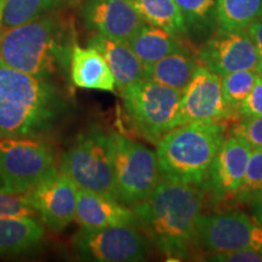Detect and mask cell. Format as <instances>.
Instances as JSON below:
<instances>
[{
    "mask_svg": "<svg viewBox=\"0 0 262 262\" xmlns=\"http://www.w3.org/2000/svg\"><path fill=\"white\" fill-rule=\"evenodd\" d=\"M67 111L56 85L0 60V139L45 135Z\"/></svg>",
    "mask_w": 262,
    "mask_h": 262,
    "instance_id": "1",
    "label": "cell"
},
{
    "mask_svg": "<svg viewBox=\"0 0 262 262\" xmlns=\"http://www.w3.org/2000/svg\"><path fill=\"white\" fill-rule=\"evenodd\" d=\"M137 221L170 260H183L196 237L203 210L199 186L164 180L143 202L133 206Z\"/></svg>",
    "mask_w": 262,
    "mask_h": 262,
    "instance_id": "2",
    "label": "cell"
},
{
    "mask_svg": "<svg viewBox=\"0 0 262 262\" xmlns=\"http://www.w3.org/2000/svg\"><path fill=\"white\" fill-rule=\"evenodd\" d=\"M73 47L67 25L52 15L0 31V60L39 78H49L71 67Z\"/></svg>",
    "mask_w": 262,
    "mask_h": 262,
    "instance_id": "3",
    "label": "cell"
},
{
    "mask_svg": "<svg viewBox=\"0 0 262 262\" xmlns=\"http://www.w3.org/2000/svg\"><path fill=\"white\" fill-rule=\"evenodd\" d=\"M224 141L225 127L219 123H191L169 130L157 143L162 179L204 186Z\"/></svg>",
    "mask_w": 262,
    "mask_h": 262,
    "instance_id": "4",
    "label": "cell"
},
{
    "mask_svg": "<svg viewBox=\"0 0 262 262\" xmlns=\"http://www.w3.org/2000/svg\"><path fill=\"white\" fill-rule=\"evenodd\" d=\"M60 171L83 191L117 199L114 147L111 133L93 126L62 156Z\"/></svg>",
    "mask_w": 262,
    "mask_h": 262,
    "instance_id": "5",
    "label": "cell"
},
{
    "mask_svg": "<svg viewBox=\"0 0 262 262\" xmlns=\"http://www.w3.org/2000/svg\"><path fill=\"white\" fill-rule=\"evenodd\" d=\"M120 93L130 123L143 139L157 145L173 129L182 95L180 91L143 78Z\"/></svg>",
    "mask_w": 262,
    "mask_h": 262,
    "instance_id": "6",
    "label": "cell"
},
{
    "mask_svg": "<svg viewBox=\"0 0 262 262\" xmlns=\"http://www.w3.org/2000/svg\"><path fill=\"white\" fill-rule=\"evenodd\" d=\"M57 172L52 150L33 137L0 139V189L25 194Z\"/></svg>",
    "mask_w": 262,
    "mask_h": 262,
    "instance_id": "7",
    "label": "cell"
},
{
    "mask_svg": "<svg viewBox=\"0 0 262 262\" xmlns=\"http://www.w3.org/2000/svg\"><path fill=\"white\" fill-rule=\"evenodd\" d=\"M114 147L117 201L127 206L143 202L162 181L157 152L118 133Z\"/></svg>",
    "mask_w": 262,
    "mask_h": 262,
    "instance_id": "8",
    "label": "cell"
},
{
    "mask_svg": "<svg viewBox=\"0 0 262 262\" xmlns=\"http://www.w3.org/2000/svg\"><path fill=\"white\" fill-rule=\"evenodd\" d=\"M73 248L81 260L96 262L145 261L148 253L143 235L127 225L81 228L73 239Z\"/></svg>",
    "mask_w": 262,
    "mask_h": 262,
    "instance_id": "9",
    "label": "cell"
},
{
    "mask_svg": "<svg viewBox=\"0 0 262 262\" xmlns=\"http://www.w3.org/2000/svg\"><path fill=\"white\" fill-rule=\"evenodd\" d=\"M195 238L210 254L262 249V226L242 211L201 215Z\"/></svg>",
    "mask_w": 262,
    "mask_h": 262,
    "instance_id": "10",
    "label": "cell"
},
{
    "mask_svg": "<svg viewBox=\"0 0 262 262\" xmlns=\"http://www.w3.org/2000/svg\"><path fill=\"white\" fill-rule=\"evenodd\" d=\"M221 86V77L199 64L181 95L173 127L191 123H219L232 118Z\"/></svg>",
    "mask_w": 262,
    "mask_h": 262,
    "instance_id": "11",
    "label": "cell"
},
{
    "mask_svg": "<svg viewBox=\"0 0 262 262\" xmlns=\"http://www.w3.org/2000/svg\"><path fill=\"white\" fill-rule=\"evenodd\" d=\"M199 61L220 77L239 71H257L258 55L247 29L219 28L199 50ZM260 73V72H258Z\"/></svg>",
    "mask_w": 262,
    "mask_h": 262,
    "instance_id": "12",
    "label": "cell"
},
{
    "mask_svg": "<svg viewBox=\"0 0 262 262\" xmlns=\"http://www.w3.org/2000/svg\"><path fill=\"white\" fill-rule=\"evenodd\" d=\"M78 192L77 185L63 172L57 171L25 195L44 225L58 232L75 221Z\"/></svg>",
    "mask_w": 262,
    "mask_h": 262,
    "instance_id": "13",
    "label": "cell"
},
{
    "mask_svg": "<svg viewBox=\"0 0 262 262\" xmlns=\"http://www.w3.org/2000/svg\"><path fill=\"white\" fill-rule=\"evenodd\" d=\"M253 152L247 141L238 136L226 139L216 155L204 186L215 201H222L238 192Z\"/></svg>",
    "mask_w": 262,
    "mask_h": 262,
    "instance_id": "14",
    "label": "cell"
},
{
    "mask_svg": "<svg viewBox=\"0 0 262 262\" xmlns=\"http://www.w3.org/2000/svg\"><path fill=\"white\" fill-rule=\"evenodd\" d=\"M83 16L96 34L126 42L145 22L130 0H86Z\"/></svg>",
    "mask_w": 262,
    "mask_h": 262,
    "instance_id": "15",
    "label": "cell"
},
{
    "mask_svg": "<svg viewBox=\"0 0 262 262\" xmlns=\"http://www.w3.org/2000/svg\"><path fill=\"white\" fill-rule=\"evenodd\" d=\"M75 221L83 229H100L111 226H133L137 222V216L117 199L79 189Z\"/></svg>",
    "mask_w": 262,
    "mask_h": 262,
    "instance_id": "16",
    "label": "cell"
},
{
    "mask_svg": "<svg viewBox=\"0 0 262 262\" xmlns=\"http://www.w3.org/2000/svg\"><path fill=\"white\" fill-rule=\"evenodd\" d=\"M89 47L95 48L106 58L112 72L116 88L123 90L145 78V67L126 41L114 40L95 34L89 40Z\"/></svg>",
    "mask_w": 262,
    "mask_h": 262,
    "instance_id": "17",
    "label": "cell"
},
{
    "mask_svg": "<svg viewBox=\"0 0 262 262\" xmlns=\"http://www.w3.org/2000/svg\"><path fill=\"white\" fill-rule=\"evenodd\" d=\"M71 79L78 88L116 91V81L106 58L95 48L75 45L71 56Z\"/></svg>",
    "mask_w": 262,
    "mask_h": 262,
    "instance_id": "18",
    "label": "cell"
},
{
    "mask_svg": "<svg viewBox=\"0 0 262 262\" xmlns=\"http://www.w3.org/2000/svg\"><path fill=\"white\" fill-rule=\"evenodd\" d=\"M127 44L142 62L143 67L156 63L175 52L186 50L179 35L146 22L134 33Z\"/></svg>",
    "mask_w": 262,
    "mask_h": 262,
    "instance_id": "19",
    "label": "cell"
},
{
    "mask_svg": "<svg viewBox=\"0 0 262 262\" xmlns=\"http://www.w3.org/2000/svg\"><path fill=\"white\" fill-rule=\"evenodd\" d=\"M198 62L187 50L175 52L145 67L146 79L183 93L198 67Z\"/></svg>",
    "mask_w": 262,
    "mask_h": 262,
    "instance_id": "20",
    "label": "cell"
},
{
    "mask_svg": "<svg viewBox=\"0 0 262 262\" xmlns=\"http://www.w3.org/2000/svg\"><path fill=\"white\" fill-rule=\"evenodd\" d=\"M44 228L34 217H0V255H17L39 244Z\"/></svg>",
    "mask_w": 262,
    "mask_h": 262,
    "instance_id": "21",
    "label": "cell"
},
{
    "mask_svg": "<svg viewBox=\"0 0 262 262\" xmlns=\"http://www.w3.org/2000/svg\"><path fill=\"white\" fill-rule=\"evenodd\" d=\"M146 24L157 26L175 35L188 32L175 0H130Z\"/></svg>",
    "mask_w": 262,
    "mask_h": 262,
    "instance_id": "22",
    "label": "cell"
},
{
    "mask_svg": "<svg viewBox=\"0 0 262 262\" xmlns=\"http://www.w3.org/2000/svg\"><path fill=\"white\" fill-rule=\"evenodd\" d=\"M262 14V0H217L216 25L220 29H247Z\"/></svg>",
    "mask_w": 262,
    "mask_h": 262,
    "instance_id": "23",
    "label": "cell"
},
{
    "mask_svg": "<svg viewBox=\"0 0 262 262\" xmlns=\"http://www.w3.org/2000/svg\"><path fill=\"white\" fill-rule=\"evenodd\" d=\"M61 0H4L0 31L27 24L57 6Z\"/></svg>",
    "mask_w": 262,
    "mask_h": 262,
    "instance_id": "24",
    "label": "cell"
},
{
    "mask_svg": "<svg viewBox=\"0 0 262 262\" xmlns=\"http://www.w3.org/2000/svg\"><path fill=\"white\" fill-rule=\"evenodd\" d=\"M257 75V71H239L221 77L222 93L233 117L239 113V108L253 89Z\"/></svg>",
    "mask_w": 262,
    "mask_h": 262,
    "instance_id": "25",
    "label": "cell"
},
{
    "mask_svg": "<svg viewBox=\"0 0 262 262\" xmlns=\"http://www.w3.org/2000/svg\"><path fill=\"white\" fill-rule=\"evenodd\" d=\"M187 29H206L216 22L217 0H175Z\"/></svg>",
    "mask_w": 262,
    "mask_h": 262,
    "instance_id": "26",
    "label": "cell"
},
{
    "mask_svg": "<svg viewBox=\"0 0 262 262\" xmlns=\"http://www.w3.org/2000/svg\"><path fill=\"white\" fill-rule=\"evenodd\" d=\"M262 193V149L253 148L249 159L247 172L241 187L234 196L239 202L249 203Z\"/></svg>",
    "mask_w": 262,
    "mask_h": 262,
    "instance_id": "27",
    "label": "cell"
},
{
    "mask_svg": "<svg viewBox=\"0 0 262 262\" xmlns=\"http://www.w3.org/2000/svg\"><path fill=\"white\" fill-rule=\"evenodd\" d=\"M37 215L25 194L0 189V217H34Z\"/></svg>",
    "mask_w": 262,
    "mask_h": 262,
    "instance_id": "28",
    "label": "cell"
},
{
    "mask_svg": "<svg viewBox=\"0 0 262 262\" xmlns=\"http://www.w3.org/2000/svg\"><path fill=\"white\" fill-rule=\"evenodd\" d=\"M232 134L247 141L253 148L262 149V117L244 118L232 129Z\"/></svg>",
    "mask_w": 262,
    "mask_h": 262,
    "instance_id": "29",
    "label": "cell"
},
{
    "mask_svg": "<svg viewBox=\"0 0 262 262\" xmlns=\"http://www.w3.org/2000/svg\"><path fill=\"white\" fill-rule=\"evenodd\" d=\"M242 118L262 117V73H258L253 89L239 108Z\"/></svg>",
    "mask_w": 262,
    "mask_h": 262,
    "instance_id": "30",
    "label": "cell"
},
{
    "mask_svg": "<svg viewBox=\"0 0 262 262\" xmlns=\"http://www.w3.org/2000/svg\"><path fill=\"white\" fill-rule=\"evenodd\" d=\"M215 262H262V249H238L225 253H212L208 258Z\"/></svg>",
    "mask_w": 262,
    "mask_h": 262,
    "instance_id": "31",
    "label": "cell"
},
{
    "mask_svg": "<svg viewBox=\"0 0 262 262\" xmlns=\"http://www.w3.org/2000/svg\"><path fill=\"white\" fill-rule=\"evenodd\" d=\"M248 34L250 35L251 40H253L255 49H256L257 55H258V61H260V68L258 72L262 73V14L255 19L254 22H251L247 28Z\"/></svg>",
    "mask_w": 262,
    "mask_h": 262,
    "instance_id": "32",
    "label": "cell"
},
{
    "mask_svg": "<svg viewBox=\"0 0 262 262\" xmlns=\"http://www.w3.org/2000/svg\"><path fill=\"white\" fill-rule=\"evenodd\" d=\"M250 205L253 206L255 219H256V221L262 226V193L258 194L256 198L250 203Z\"/></svg>",
    "mask_w": 262,
    "mask_h": 262,
    "instance_id": "33",
    "label": "cell"
},
{
    "mask_svg": "<svg viewBox=\"0 0 262 262\" xmlns=\"http://www.w3.org/2000/svg\"><path fill=\"white\" fill-rule=\"evenodd\" d=\"M3 8H4V0H0V26H2L3 19Z\"/></svg>",
    "mask_w": 262,
    "mask_h": 262,
    "instance_id": "34",
    "label": "cell"
}]
</instances>
